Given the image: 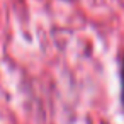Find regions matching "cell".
<instances>
[{
  "mask_svg": "<svg viewBox=\"0 0 124 124\" xmlns=\"http://www.w3.org/2000/svg\"><path fill=\"white\" fill-rule=\"evenodd\" d=\"M122 102H124V60H122Z\"/></svg>",
  "mask_w": 124,
  "mask_h": 124,
  "instance_id": "cell-1",
  "label": "cell"
}]
</instances>
